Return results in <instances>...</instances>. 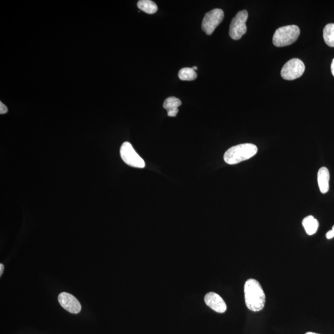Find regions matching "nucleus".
Returning a JSON list of instances; mask_svg holds the SVG:
<instances>
[{"label": "nucleus", "mask_w": 334, "mask_h": 334, "mask_svg": "<svg viewBox=\"0 0 334 334\" xmlns=\"http://www.w3.org/2000/svg\"><path fill=\"white\" fill-rule=\"evenodd\" d=\"M244 291L247 308L254 312L262 310L265 305L266 295L259 282L253 279H248Z\"/></svg>", "instance_id": "f257e3e1"}, {"label": "nucleus", "mask_w": 334, "mask_h": 334, "mask_svg": "<svg viewBox=\"0 0 334 334\" xmlns=\"http://www.w3.org/2000/svg\"><path fill=\"white\" fill-rule=\"evenodd\" d=\"M257 153L256 145L246 143L230 148L224 154V161L227 164L235 165L251 159Z\"/></svg>", "instance_id": "f03ea898"}, {"label": "nucleus", "mask_w": 334, "mask_h": 334, "mask_svg": "<svg viewBox=\"0 0 334 334\" xmlns=\"http://www.w3.org/2000/svg\"><path fill=\"white\" fill-rule=\"evenodd\" d=\"M300 34V28L295 25L279 27L273 36L275 46L282 47L290 46L295 42Z\"/></svg>", "instance_id": "7ed1b4c3"}, {"label": "nucleus", "mask_w": 334, "mask_h": 334, "mask_svg": "<svg viewBox=\"0 0 334 334\" xmlns=\"http://www.w3.org/2000/svg\"><path fill=\"white\" fill-rule=\"evenodd\" d=\"M248 18V11H239L232 19L230 26L229 34L234 40H239L247 31L246 22Z\"/></svg>", "instance_id": "20e7f679"}, {"label": "nucleus", "mask_w": 334, "mask_h": 334, "mask_svg": "<svg viewBox=\"0 0 334 334\" xmlns=\"http://www.w3.org/2000/svg\"><path fill=\"white\" fill-rule=\"evenodd\" d=\"M120 156L125 164L134 168H143L145 166V162L138 155L130 142L123 143L120 148Z\"/></svg>", "instance_id": "39448f33"}, {"label": "nucleus", "mask_w": 334, "mask_h": 334, "mask_svg": "<svg viewBox=\"0 0 334 334\" xmlns=\"http://www.w3.org/2000/svg\"><path fill=\"white\" fill-rule=\"evenodd\" d=\"M305 70V66L303 61L299 58H293L283 66L281 76L285 80H294L301 77Z\"/></svg>", "instance_id": "423d86ee"}, {"label": "nucleus", "mask_w": 334, "mask_h": 334, "mask_svg": "<svg viewBox=\"0 0 334 334\" xmlns=\"http://www.w3.org/2000/svg\"><path fill=\"white\" fill-rule=\"evenodd\" d=\"M224 18V13L222 10L216 8L209 11L204 17L202 22V29L207 35H211L223 21Z\"/></svg>", "instance_id": "0eeeda50"}, {"label": "nucleus", "mask_w": 334, "mask_h": 334, "mask_svg": "<svg viewBox=\"0 0 334 334\" xmlns=\"http://www.w3.org/2000/svg\"><path fill=\"white\" fill-rule=\"evenodd\" d=\"M58 302L64 309L72 314H78L81 312V303L78 301L77 298L72 295L71 294L67 292L61 293L58 295Z\"/></svg>", "instance_id": "6e6552de"}, {"label": "nucleus", "mask_w": 334, "mask_h": 334, "mask_svg": "<svg viewBox=\"0 0 334 334\" xmlns=\"http://www.w3.org/2000/svg\"><path fill=\"white\" fill-rule=\"evenodd\" d=\"M204 302L212 310L218 313H224L227 310V305L219 294L209 292L204 297Z\"/></svg>", "instance_id": "1a4fd4ad"}, {"label": "nucleus", "mask_w": 334, "mask_h": 334, "mask_svg": "<svg viewBox=\"0 0 334 334\" xmlns=\"http://www.w3.org/2000/svg\"><path fill=\"white\" fill-rule=\"evenodd\" d=\"M330 173L326 167L320 168L318 173V182L320 191L325 194L329 190Z\"/></svg>", "instance_id": "9d476101"}, {"label": "nucleus", "mask_w": 334, "mask_h": 334, "mask_svg": "<svg viewBox=\"0 0 334 334\" xmlns=\"http://www.w3.org/2000/svg\"><path fill=\"white\" fill-rule=\"evenodd\" d=\"M181 105V100L175 97H170L165 100L164 108L167 110L168 117H175L178 113V107Z\"/></svg>", "instance_id": "9b49d317"}, {"label": "nucleus", "mask_w": 334, "mask_h": 334, "mask_svg": "<svg viewBox=\"0 0 334 334\" xmlns=\"http://www.w3.org/2000/svg\"><path fill=\"white\" fill-rule=\"evenodd\" d=\"M303 227L309 235L315 234L318 229L319 222L312 215L305 217L302 221Z\"/></svg>", "instance_id": "f8f14e48"}, {"label": "nucleus", "mask_w": 334, "mask_h": 334, "mask_svg": "<svg viewBox=\"0 0 334 334\" xmlns=\"http://www.w3.org/2000/svg\"><path fill=\"white\" fill-rule=\"evenodd\" d=\"M137 7L144 13L153 15L158 10L157 5L151 0H141L137 3Z\"/></svg>", "instance_id": "ddd939ff"}, {"label": "nucleus", "mask_w": 334, "mask_h": 334, "mask_svg": "<svg viewBox=\"0 0 334 334\" xmlns=\"http://www.w3.org/2000/svg\"><path fill=\"white\" fill-rule=\"evenodd\" d=\"M323 38L328 46L334 47V24H329L325 26Z\"/></svg>", "instance_id": "4468645a"}, {"label": "nucleus", "mask_w": 334, "mask_h": 334, "mask_svg": "<svg viewBox=\"0 0 334 334\" xmlns=\"http://www.w3.org/2000/svg\"><path fill=\"white\" fill-rule=\"evenodd\" d=\"M178 77L181 81H193L197 78V73L192 68H184L179 70Z\"/></svg>", "instance_id": "2eb2a0df"}, {"label": "nucleus", "mask_w": 334, "mask_h": 334, "mask_svg": "<svg viewBox=\"0 0 334 334\" xmlns=\"http://www.w3.org/2000/svg\"><path fill=\"white\" fill-rule=\"evenodd\" d=\"M8 112L7 106L2 102H0V114L2 115L7 114Z\"/></svg>", "instance_id": "dca6fc26"}, {"label": "nucleus", "mask_w": 334, "mask_h": 334, "mask_svg": "<svg viewBox=\"0 0 334 334\" xmlns=\"http://www.w3.org/2000/svg\"><path fill=\"white\" fill-rule=\"evenodd\" d=\"M334 237V233L332 230H329L326 234V238L327 239H332Z\"/></svg>", "instance_id": "f3484780"}, {"label": "nucleus", "mask_w": 334, "mask_h": 334, "mask_svg": "<svg viewBox=\"0 0 334 334\" xmlns=\"http://www.w3.org/2000/svg\"><path fill=\"white\" fill-rule=\"evenodd\" d=\"M4 271V265L2 263L0 264V276H2Z\"/></svg>", "instance_id": "a211bd4d"}, {"label": "nucleus", "mask_w": 334, "mask_h": 334, "mask_svg": "<svg viewBox=\"0 0 334 334\" xmlns=\"http://www.w3.org/2000/svg\"><path fill=\"white\" fill-rule=\"evenodd\" d=\"M331 71H332V73L334 77V58L332 60V64H331Z\"/></svg>", "instance_id": "6ab92c4d"}, {"label": "nucleus", "mask_w": 334, "mask_h": 334, "mask_svg": "<svg viewBox=\"0 0 334 334\" xmlns=\"http://www.w3.org/2000/svg\"><path fill=\"white\" fill-rule=\"evenodd\" d=\"M305 334H319V333H314V332H309L306 333Z\"/></svg>", "instance_id": "aec40b11"}, {"label": "nucleus", "mask_w": 334, "mask_h": 334, "mask_svg": "<svg viewBox=\"0 0 334 334\" xmlns=\"http://www.w3.org/2000/svg\"><path fill=\"white\" fill-rule=\"evenodd\" d=\"M192 68H193L194 70H195V71H196V70H197V69H198V67H197V66H194V67H193Z\"/></svg>", "instance_id": "412c9836"}, {"label": "nucleus", "mask_w": 334, "mask_h": 334, "mask_svg": "<svg viewBox=\"0 0 334 334\" xmlns=\"http://www.w3.org/2000/svg\"><path fill=\"white\" fill-rule=\"evenodd\" d=\"M332 231H333V233H334V226H333V227H332Z\"/></svg>", "instance_id": "4be33fe9"}]
</instances>
